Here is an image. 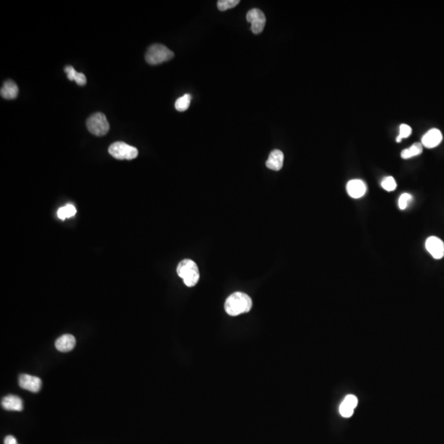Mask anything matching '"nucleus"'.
<instances>
[{"instance_id": "obj_10", "label": "nucleus", "mask_w": 444, "mask_h": 444, "mask_svg": "<svg viewBox=\"0 0 444 444\" xmlns=\"http://www.w3.org/2000/svg\"><path fill=\"white\" fill-rule=\"evenodd\" d=\"M346 191L352 198H360L366 194V184L360 179H352L346 184Z\"/></svg>"}, {"instance_id": "obj_15", "label": "nucleus", "mask_w": 444, "mask_h": 444, "mask_svg": "<svg viewBox=\"0 0 444 444\" xmlns=\"http://www.w3.org/2000/svg\"><path fill=\"white\" fill-rule=\"evenodd\" d=\"M0 94L5 99H15L18 95V86L13 80L5 81L0 91Z\"/></svg>"}, {"instance_id": "obj_8", "label": "nucleus", "mask_w": 444, "mask_h": 444, "mask_svg": "<svg viewBox=\"0 0 444 444\" xmlns=\"http://www.w3.org/2000/svg\"><path fill=\"white\" fill-rule=\"evenodd\" d=\"M425 248L432 257L435 259H441L444 257V243L436 236L428 238L425 242Z\"/></svg>"}, {"instance_id": "obj_18", "label": "nucleus", "mask_w": 444, "mask_h": 444, "mask_svg": "<svg viewBox=\"0 0 444 444\" xmlns=\"http://www.w3.org/2000/svg\"><path fill=\"white\" fill-rule=\"evenodd\" d=\"M77 210L75 206L72 204H67L65 206L60 207L58 210L57 215L59 219L65 220L68 217H74L76 214Z\"/></svg>"}, {"instance_id": "obj_5", "label": "nucleus", "mask_w": 444, "mask_h": 444, "mask_svg": "<svg viewBox=\"0 0 444 444\" xmlns=\"http://www.w3.org/2000/svg\"><path fill=\"white\" fill-rule=\"evenodd\" d=\"M108 152L113 157L118 160H133L138 155L137 148L124 142H115L112 144Z\"/></svg>"}, {"instance_id": "obj_13", "label": "nucleus", "mask_w": 444, "mask_h": 444, "mask_svg": "<svg viewBox=\"0 0 444 444\" xmlns=\"http://www.w3.org/2000/svg\"><path fill=\"white\" fill-rule=\"evenodd\" d=\"M76 345V339L71 334L63 335L55 341V347L60 352H71Z\"/></svg>"}, {"instance_id": "obj_25", "label": "nucleus", "mask_w": 444, "mask_h": 444, "mask_svg": "<svg viewBox=\"0 0 444 444\" xmlns=\"http://www.w3.org/2000/svg\"><path fill=\"white\" fill-rule=\"evenodd\" d=\"M5 444H18L17 439L12 435L7 436L5 439Z\"/></svg>"}, {"instance_id": "obj_12", "label": "nucleus", "mask_w": 444, "mask_h": 444, "mask_svg": "<svg viewBox=\"0 0 444 444\" xmlns=\"http://www.w3.org/2000/svg\"><path fill=\"white\" fill-rule=\"evenodd\" d=\"M284 163V154L280 150H273L270 153L268 160L266 161V166L272 171H278L283 167Z\"/></svg>"}, {"instance_id": "obj_7", "label": "nucleus", "mask_w": 444, "mask_h": 444, "mask_svg": "<svg viewBox=\"0 0 444 444\" xmlns=\"http://www.w3.org/2000/svg\"><path fill=\"white\" fill-rule=\"evenodd\" d=\"M18 383L22 389L28 390L33 393L38 392L42 387V381L40 378L30 375H20Z\"/></svg>"}, {"instance_id": "obj_20", "label": "nucleus", "mask_w": 444, "mask_h": 444, "mask_svg": "<svg viewBox=\"0 0 444 444\" xmlns=\"http://www.w3.org/2000/svg\"><path fill=\"white\" fill-rule=\"evenodd\" d=\"M381 185L386 191L392 192L396 189V182L393 177L387 176L383 179Z\"/></svg>"}, {"instance_id": "obj_1", "label": "nucleus", "mask_w": 444, "mask_h": 444, "mask_svg": "<svg viewBox=\"0 0 444 444\" xmlns=\"http://www.w3.org/2000/svg\"><path fill=\"white\" fill-rule=\"evenodd\" d=\"M253 301L247 294L233 293L228 297L225 303V310L229 315L238 316L250 311Z\"/></svg>"}, {"instance_id": "obj_3", "label": "nucleus", "mask_w": 444, "mask_h": 444, "mask_svg": "<svg viewBox=\"0 0 444 444\" xmlns=\"http://www.w3.org/2000/svg\"><path fill=\"white\" fill-rule=\"evenodd\" d=\"M174 53L161 44H154L148 49L146 53V61L152 65H156L169 61L174 57Z\"/></svg>"}, {"instance_id": "obj_4", "label": "nucleus", "mask_w": 444, "mask_h": 444, "mask_svg": "<svg viewBox=\"0 0 444 444\" xmlns=\"http://www.w3.org/2000/svg\"><path fill=\"white\" fill-rule=\"evenodd\" d=\"M86 127L90 133L98 137L105 136L110 130V124L106 119V116L100 112L91 114L87 119Z\"/></svg>"}, {"instance_id": "obj_11", "label": "nucleus", "mask_w": 444, "mask_h": 444, "mask_svg": "<svg viewBox=\"0 0 444 444\" xmlns=\"http://www.w3.org/2000/svg\"><path fill=\"white\" fill-rule=\"evenodd\" d=\"M358 405V399L354 395H347L340 405L339 411L341 416L349 418L353 415L354 411Z\"/></svg>"}, {"instance_id": "obj_19", "label": "nucleus", "mask_w": 444, "mask_h": 444, "mask_svg": "<svg viewBox=\"0 0 444 444\" xmlns=\"http://www.w3.org/2000/svg\"><path fill=\"white\" fill-rule=\"evenodd\" d=\"M240 4V0H220L217 2V8L220 11H226L233 9Z\"/></svg>"}, {"instance_id": "obj_2", "label": "nucleus", "mask_w": 444, "mask_h": 444, "mask_svg": "<svg viewBox=\"0 0 444 444\" xmlns=\"http://www.w3.org/2000/svg\"><path fill=\"white\" fill-rule=\"evenodd\" d=\"M177 273L179 277H181L184 284L188 287H193L196 286L199 278L200 272L198 265L195 262L191 259H183L177 267Z\"/></svg>"}, {"instance_id": "obj_22", "label": "nucleus", "mask_w": 444, "mask_h": 444, "mask_svg": "<svg viewBox=\"0 0 444 444\" xmlns=\"http://www.w3.org/2000/svg\"><path fill=\"white\" fill-rule=\"evenodd\" d=\"M411 133H412V129H411V127L407 124H402L400 126V134L398 135V137H396V142L401 143L402 139L410 137Z\"/></svg>"}, {"instance_id": "obj_23", "label": "nucleus", "mask_w": 444, "mask_h": 444, "mask_svg": "<svg viewBox=\"0 0 444 444\" xmlns=\"http://www.w3.org/2000/svg\"><path fill=\"white\" fill-rule=\"evenodd\" d=\"M74 82H76L77 84L79 85V86H85L86 83V76L82 73L76 72L75 77H74Z\"/></svg>"}, {"instance_id": "obj_9", "label": "nucleus", "mask_w": 444, "mask_h": 444, "mask_svg": "<svg viewBox=\"0 0 444 444\" xmlns=\"http://www.w3.org/2000/svg\"><path fill=\"white\" fill-rule=\"evenodd\" d=\"M442 141V134L441 131L438 129H432L424 135L421 144L423 147L431 149L438 147Z\"/></svg>"}, {"instance_id": "obj_24", "label": "nucleus", "mask_w": 444, "mask_h": 444, "mask_svg": "<svg viewBox=\"0 0 444 444\" xmlns=\"http://www.w3.org/2000/svg\"><path fill=\"white\" fill-rule=\"evenodd\" d=\"M64 72L67 74V78L68 80L70 81H74V77H75V74H76V70L74 69V67H72V66H66L64 67Z\"/></svg>"}, {"instance_id": "obj_14", "label": "nucleus", "mask_w": 444, "mask_h": 444, "mask_svg": "<svg viewBox=\"0 0 444 444\" xmlns=\"http://www.w3.org/2000/svg\"><path fill=\"white\" fill-rule=\"evenodd\" d=\"M3 408L7 411H21L24 410V402L19 396L9 395L3 398L1 402Z\"/></svg>"}, {"instance_id": "obj_6", "label": "nucleus", "mask_w": 444, "mask_h": 444, "mask_svg": "<svg viewBox=\"0 0 444 444\" xmlns=\"http://www.w3.org/2000/svg\"><path fill=\"white\" fill-rule=\"evenodd\" d=\"M247 21L251 24V31L253 34H260L265 28L266 17L263 11L253 9L248 11L246 15Z\"/></svg>"}, {"instance_id": "obj_17", "label": "nucleus", "mask_w": 444, "mask_h": 444, "mask_svg": "<svg viewBox=\"0 0 444 444\" xmlns=\"http://www.w3.org/2000/svg\"><path fill=\"white\" fill-rule=\"evenodd\" d=\"M191 99L192 97L190 94H185L183 97H179L175 101V109L179 112L185 111L190 107Z\"/></svg>"}, {"instance_id": "obj_16", "label": "nucleus", "mask_w": 444, "mask_h": 444, "mask_svg": "<svg viewBox=\"0 0 444 444\" xmlns=\"http://www.w3.org/2000/svg\"><path fill=\"white\" fill-rule=\"evenodd\" d=\"M423 152V145L421 143H415L411 148H406L402 151L401 156L403 159H410L413 156H416Z\"/></svg>"}, {"instance_id": "obj_21", "label": "nucleus", "mask_w": 444, "mask_h": 444, "mask_svg": "<svg viewBox=\"0 0 444 444\" xmlns=\"http://www.w3.org/2000/svg\"><path fill=\"white\" fill-rule=\"evenodd\" d=\"M413 201V197L411 194H403L401 195L398 200V206L401 210H405Z\"/></svg>"}]
</instances>
